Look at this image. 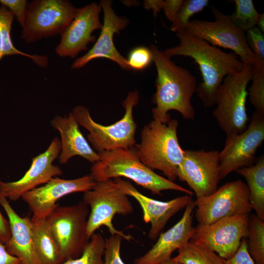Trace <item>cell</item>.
<instances>
[{"label": "cell", "mask_w": 264, "mask_h": 264, "mask_svg": "<svg viewBox=\"0 0 264 264\" xmlns=\"http://www.w3.org/2000/svg\"><path fill=\"white\" fill-rule=\"evenodd\" d=\"M176 36L179 44L166 49L164 53L170 58L184 56L194 60L202 77L196 92L205 107L215 105L216 92L224 78L241 71L245 65L235 53L225 52L187 30L176 33Z\"/></svg>", "instance_id": "6da1fadb"}, {"label": "cell", "mask_w": 264, "mask_h": 264, "mask_svg": "<svg viewBox=\"0 0 264 264\" xmlns=\"http://www.w3.org/2000/svg\"><path fill=\"white\" fill-rule=\"evenodd\" d=\"M150 50L156 70V91L152 109L154 120L166 123L171 119L169 111L175 110L186 120H193L196 111L191 99L196 92L197 81L190 71L178 66L163 51L152 44Z\"/></svg>", "instance_id": "7a4b0ae2"}, {"label": "cell", "mask_w": 264, "mask_h": 264, "mask_svg": "<svg viewBox=\"0 0 264 264\" xmlns=\"http://www.w3.org/2000/svg\"><path fill=\"white\" fill-rule=\"evenodd\" d=\"M99 160L93 164L90 175L95 181L125 177L154 195L164 190H176L192 196L194 193L166 178L143 164L132 148H118L97 153Z\"/></svg>", "instance_id": "3957f363"}, {"label": "cell", "mask_w": 264, "mask_h": 264, "mask_svg": "<svg viewBox=\"0 0 264 264\" xmlns=\"http://www.w3.org/2000/svg\"><path fill=\"white\" fill-rule=\"evenodd\" d=\"M178 125L176 119L166 123L154 119L144 126L141 142L133 147L143 164L153 170L161 171L173 182L177 178V169L184 153L177 138Z\"/></svg>", "instance_id": "277c9868"}, {"label": "cell", "mask_w": 264, "mask_h": 264, "mask_svg": "<svg viewBox=\"0 0 264 264\" xmlns=\"http://www.w3.org/2000/svg\"><path fill=\"white\" fill-rule=\"evenodd\" d=\"M139 100L137 90L130 91L122 102L125 109L123 117L115 123L104 126L95 122L88 109L78 105L71 111L75 120L89 132L88 140L97 153L118 148H132L136 144L135 138L137 124L133 116V108Z\"/></svg>", "instance_id": "5b68a950"}, {"label": "cell", "mask_w": 264, "mask_h": 264, "mask_svg": "<svg viewBox=\"0 0 264 264\" xmlns=\"http://www.w3.org/2000/svg\"><path fill=\"white\" fill-rule=\"evenodd\" d=\"M253 71V66L244 65L241 71L226 76L217 89L213 113L226 137L241 133L247 127V86Z\"/></svg>", "instance_id": "8992f818"}, {"label": "cell", "mask_w": 264, "mask_h": 264, "mask_svg": "<svg viewBox=\"0 0 264 264\" xmlns=\"http://www.w3.org/2000/svg\"><path fill=\"white\" fill-rule=\"evenodd\" d=\"M82 201L90 207L87 227L89 239L103 225L107 227L111 235H119L127 241L133 239L131 235L115 229L112 224L116 214L128 215L133 212L134 208L128 196L112 180L95 181L91 190L84 192Z\"/></svg>", "instance_id": "52a82bcc"}, {"label": "cell", "mask_w": 264, "mask_h": 264, "mask_svg": "<svg viewBox=\"0 0 264 264\" xmlns=\"http://www.w3.org/2000/svg\"><path fill=\"white\" fill-rule=\"evenodd\" d=\"M212 12L214 21L190 20L186 30L213 46L232 50L245 65L264 68V61L251 50L245 32L233 22L230 16L222 13L215 8H212Z\"/></svg>", "instance_id": "ba28073f"}, {"label": "cell", "mask_w": 264, "mask_h": 264, "mask_svg": "<svg viewBox=\"0 0 264 264\" xmlns=\"http://www.w3.org/2000/svg\"><path fill=\"white\" fill-rule=\"evenodd\" d=\"M77 9L66 0H34L29 2L22 39L27 44L61 35Z\"/></svg>", "instance_id": "9c48e42d"}, {"label": "cell", "mask_w": 264, "mask_h": 264, "mask_svg": "<svg viewBox=\"0 0 264 264\" xmlns=\"http://www.w3.org/2000/svg\"><path fill=\"white\" fill-rule=\"evenodd\" d=\"M88 206L83 201L55 208L46 218L65 261L79 257L88 242Z\"/></svg>", "instance_id": "30bf717a"}, {"label": "cell", "mask_w": 264, "mask_h": 264, "mask_svg": "<svg viewBox=\"0 0 264 264\" xmlns=\"http://www.w3.org/2000/svg\"><path fill=\"white\" fill-rule=\"evenodd\" d=\"M194 204L199 225L210 224L226 217L249 215L252 210L248 187L240 179L226 182L212 194L197 198Z\"/></svg>", "instance_id": "8fae6325"}, {"label": "cell", "mask_w": 264, "mask_h": 264, "mask_svg": "<svg viewBox=\"0 0 264 264\" xmlns=\"http://www.w3.org/2000/svg\"><path fill=\"white\" fill-rule=\"evenodd\" d=\"M264 140V113L255 110L246 129L227 136L223 149L219 152L220 180L240 168L253 165Z\"/></svg>", "instance_id": "7c38bea8"}, {"label": "cell", "mask_w": 264, "mask_h": 264, "mask_svg": "<svg viewBox=\"0 0 264 264\" xmlns=\"http://www.w3.org/2000/svg\"><path fill=\"white\" fill-rule=\"evenodd\" d=\"M248 215L223 218L205 225H198L191 241L202 244L225 260L236 252L243 238H247Z\"/></svg>", "instance_id": "4fadbf2b"}, {"label": "cell", "mask_w": 264, "mask_h": 264, "mask_svg": "<svg viewBox=\"0 0 264 264\" xmlns=\"http://www.w3.org/2000/svg\"><path fill=\"white\" fill-rule=\"evenodd\" d=\"M219 151L184 150L177 172L179 180L187 183L197 198L209 196L220 182Z\"/></svg>", "instance_id": "5bb4252c"}, {"label": "cell", "mask_w": 264, "mask_h": 264, "mask_svg": "<svg viewBox=\"0 0 264 264\" xmlns=\"http://www.w3.org/2000/svg\"><path fill=\"white\" fill-rule=\"evenodd\" d=\"M95 184L92 176L65 179L55 177L41 187L24 193L22 199L33 214L32 221L46 218L59 204L57 201L70 194L91 190Z\"/></svg>", "instance_id": "9a60e30c"}, {"label": "cell", "mask_w": 264, "mask_h": 264, "mask_svg": "<svg viewBox=\"0 0 264 264\" xmlns=\"http://www.w3.org/2000/svg\"><path fill=\"white\" fill-rule=\"evenodd\" d=\"M61 150L60 140L55 137L47 149L32 159L30 167L21 179L13 182L0 180V195L16 201L26 192L63 174L61 169L53 164Z\"/></svg>", "instance_id": "2e32d148"}, {"label": "cell", "mask_w": 264, "mask_h": 264, "mask_svg": "<svg viewBox=\"0 0 264 264\" xmlns=\"http://www.w3.org/2000/svg\"><path fill=\"white\" fill-rule=\"evenodd\" d=\"M102 7L99 4L91 2L80 8L64 31L60 42L55 48L61 57L75 58L78 54L88 49V45L94 43L96 37L92 35L96 30H101L99 14Z\"/></svg>", "instance_id": "e0dca14e"}, {"label": "cell", "mask_w": 264, "mask_h": 264, "mask_svg": "<svg viewBox=\"0 0 264 264\" xmlns=\"http://www.w3.org/2000/svg\"><path fill=\"white\" fill-rule=\"evenodd\" d=\"M100 4L104 13L100 34L93 47L84 55L76 59L71 68H82L95 59L107 58L117 63L122 69L130 70L127 59L117 50L113 42L114 34L126 28L129 20L116 14L112 8L111 0H101Z\"/></svg>", "instance_id": "ac0fdd59"}, {"label": "cell", "mask_w": 264, "mask_h": 264, "mask_svg": "<svg viewBox=\"0 0 264 264\" xmlns=\"http://www.w3.org/2000/svg\"><path fill=\"white\" fill-rule=\"evenodd\" d=\"M112 181L127 196L137 201L142 209L144 222L151 223L149 237L152 240L157 238L171 217L193 200L191 196L186 195L168 201H159L142 194L131 182L120 177Z\"/></svg>", "instance_id": "d6986e66"}, {"label": "cell", "mask_w": 264, "mask_h": 264, "mask_svg": "<svg viewBox=\"0 0 264 264\" xmlns=\"http://www.w3.org/2000/svg\"><path fill=\"white\" fill-rule=\"evenodd\" d=\"M194 201L185 207L181 219L165 232L160 233L153 247L144 255L136 258L134 264H159L171 258L172 253L189 242L195 233L193 226Z\"/></svg>", "instance_id": "ffe728a7"}, {"label": "cell", "mask_w": 264, "mask_h": 264, "mask_svg": "<svg viewBox=\"0 0 264 264\" xmlns=\"http://www.w3.org/2000/svg\"><path fill=\"white\" fill-rule=\"evenodd\" d=\"M0 204L8 217L10 227V237L4 244L7 251L17 257L21 264H42L35 248L31 220L20 217L8 200L1 195Z\"/></svg>", "instance_id": "44dd1931"}, {"label": "cell", "mask_w": 264, "mask_h": 264, "mask_svg": "<svg viewBox=\"0 0 264 264\" xmlns=\"http://www.w3.org/2000/svg\"><path fill=\"white\" fill-rule=\"evenodd\" d=\"M50 124L61 135V150L59 156L61 164L66 163L75 155L82 156L93 164L99 160L98 153L83 136L71 111L65 117L56 115Z\"/></svg>", "instance_id": "7402d4cb"}, {"label": "cell", "mask_w": 264, "mask_h": 264, "mask_svg": "<svg viewBox=\"0 0 264 264\" xmlns=\"http://www.w3.org/2000/svg\"><path fill=\"white\" fill-rule=\"evenodd\" d=\"M31 221L35 248L42 264H60L65 262L46 218Z\"/></svg>", "instance_id": "603a6c76"}, {"label": "cell", "mask_w": 264, "mask_h": 264, "mask_svg": "<svg viewBox=\"0 0 264 264\" xmlns=\"http://www.w3.org/2000/svg\"><path fill=\"white\" fill-rule=\"evenodd\" d=\"M236 172L243 176L247 185L252 209L264 220V155H261L252 166L243 167Z\"/></svg>", "instance_id": "cb8c5ba5"}, {"label": "cell", "mask_w": 264, "mask_h": 264, "mask_svg": "<svg viewBox=\"0 0 264 264\" xmlns=\"http://www.w3.org/2000/svg\"><path fill=\"white\" fill-rule=\"evenodd\" d=\"M14 15L6 6H0V62L6 56L20 55L31 59L42 68L46 67L49 58L46 55L29 54L18 49L14 46L11 39L12 24Z\"/></svg>", "instance_id": "d4e9b609"}, {"label": "cell", "mask_w": 264, "mask_h": 264, "mask_svg": "<svg viewBox=\"0 0 264 264\" xmlns=\"http://www.w3.org/2000/svg\"><path fill=\"white\" fill-rule=\"evenodd\" d=\"M172 258L182 264H224L225 259L206 246L190 241Z\"/></svg>", "instance_id": "484cf974"}, {"label": "cell", "mask_w": 264, "mask_h": 264, "mask_svg": "<svg viewBox=\"0 0 264 264\" xmlns=\"http://www.w3.org/2000/svg\"><path fill=\"white\" fill-rule=\"evenodd\" d=\"M248 251L255 264H264V220L256 215L249 217Z\"/></svg>", "instance_id": "4316f807"}, {"label": "cell", "mask_w": 264, "mask_h": 264, "mask_svg": "<svg viewBox=\"0 0 264 264\" xmlns=\"http://www.w3.org/2000/svg\"><path fill=\"white\" fill-rule=\"evenodd\" d=\"M105 243L103 236L94 233L79 257L68 259L60 264H103Z\"/></svg>", "instance_id": "83f0119b"}, {"label": "cell", "mask_w": 264, "mask_h": 264, "mask_svg": "<svg viewBox=\"0 0 264 264\" xmlns=\"http://www.w3.org/2000/svg\"><path fill=\"white\" fill-rule=\"evenodd\" d=\"M235 12L230 16L233 22L247 32L256 26L259 14L252 0H235Z\"/></svg>", "instance_id": "f1b7e54d"}, {"label": "cell", "mask_w": 264, "mask_h": 264, "mask_svg": "<svg viewBox=\"0 0 264 264\" xmlns=\"http://www.w3.org/2000/svg\"><path fill=\"white\" fill-rule=\"evenodd\" d=\"M208 0H184L175 20L172 22L170 30L176 33L186 30L190 18L195 14L202 11L208 4Z\"/></svg>", "instance_id": "f546056e"}, {"label": "cell", "mask_w": 264, "mask_h": 264, "mask_svg": "<svg viewBox=\"0 0 264 264\" xmlns=\"http://www.w3.org/2000/svg\"><path fill=\"white\" fill-rule=\"evenodd\" d=\"M252 83L248 95L255 110L264 113V68L253 66Z\"/></svg>", "instance_id": "4dcf8cb0"}, {"label": "cell", "mask_w": 264, "mask_h": 264, "mask_svg": "<svg viewBox=\"0 0 264 264\" xmlns=\"http://www.w3.org/2000/svg\"><path fill=\"white\" fill-rule=\"evenodd\" d=\"M127 60L131 69L143 70L151 64L153 58L150 48L140 46L131 50Z\"/></svg>", "instance_id": "1f68e13d"}, {"label": "cell", "mask_w": 264, "mask_h": 264, "mask_svg": "<svg viewBox=\"0 0 264 264\" xmlns=\"http://www.w3.org/2000/svg\"><path fill=\"white\" fill-rule=\"evenodd\" d=\"M123 237L119 235H111L106 240L103 264H125L120 255Z\"/></svg>", "instance_id": "d6a6232c"}, {"label": "cell", "mask_w": 264, "mask_h": 264, "mask_svg": "<svg viewBox=\"0 0 264 264\" xmlns=\"http://www.w3.org/2000/svg\"><path fill=\"white\" fill-rule=\"evenodd\" d=\"M246 33V41L249 48L258 57L264 61V36L263 32L255 26Z\"/></svg>", "instance_id": "836d02e7"}, {"label": "cell", "mask_w": 264, "mask_h": 264, "mask_svg": "<svg viewBox=\"0 0 264 264\" xmlns=\"http://www.w3.org/2000/svg\"><path fill=\"white\" fill-rule=\"evenodd\" d=\"M0 3L11 11L22 28L25 23L29 2L26 0H0Z\"/></svg>", "instance_id": "e575fe53"}, {"label": "cell", "mask_w": 264, "mask_h": 264, "mask_svg": "<svg viewBox=\"0 0 264 264\" xmlns=\"http://www.w3.org/2000/svg\"><path fill=\"white\" fill-rule=\"evenodd\" d=\"M224 264H255L248 251L247 242L243 238L235 254L230 258L225 260Z\"/></svg>", "instance_id": "d590c367"}, {"label": "cell", "mask_w": 264, "mask_h": 264, "mask_svg": "<svg viewBox=\"0 0 264 264\" xmlns=\"http://www.w3.org/2000/svg\"><path fill=\"white\" fill-rule=\"evenodd\" d=\"M184 1L183 0H164L162 10L168 20L172 22L175 20Z\"/></svg>", "instance_id": "8d00e7d4"}, {"label": "cell", "mask_w": 264, "mask_h": 264, "mask_svg": "<svg viewBox=\"0 0 264 264\" xmlns=\"http://www.w3.org/2000/svg\"><path fill=\"white\" fill-rule=\"evenodd\" d=\"M11 236L9 221L2 216L0 211V242L4 244Z\"/></svg>", "instance_id": "74e56055"}, {"label": "cell", "mask_w": 264, "mask_h": 264, "mask_svg": "<svg viewBox=\"0 0 264 264\" xmlns=\"http://www.w3.org/2000/svg\"><path fill=\"white\" fill-rule=\"evenodd\" d=\"M0 264H21L20 261L11 255L4 244L0 242Z\"/></svg>", "instance_id": "f35d334b"}, {"label": "cell", "mask_w": 264, "mask_h": 264, "mask_svg": "<svg viewBox=\"0 0 264 264\" xmlns=\"http://www.w3.org/2000/svg\"><path fill=\"white\" fill-rule=\"evenodd\" d=\"M163 2V0H145L143 1V7L146 10H152L155 17L162 9Z\"/></svg>", "instance_id": "ab89813d"}, {"label": "cell", "mask_w": 264, "mask_h": 264, "mask_svg": "<svg viewBox=\"0 0 264 264\" xmlns=\"http://www.w3.org/2000/svg\"><path fill=\"white\" fill-rule=\"evenodd\" d=\"M256 25L257 27L259 28L262 32L264 33V14H259L258 19L257 20Z\"/></svg>", "instance_id": "60d3db41"}, {"label": "cell", "mask_w": 264, "mask_h": 264, "mask_svg": "<svg viewBox=\"0 0 264 264\" xmlns=\"http://www.w3.org/2000/svg\"><path fill=\"white\" fill-rule=\"evenodd\" d=\"M159 264H182L181 263L174 260L172 258H171L168 260L162 262Z\"/></svg>", "instance_id": "b9f144b4"}, {"label": "cell", "mask_w": 264, "mask_h": 264, "mask_svg": "<svg viewBox=\"0 0 264 264\" xmlns=\"http://www.w3.org/2000/svg\"><path fill=\"white\" fill-rule=\"evenodd\" d=\"M138 2H136V1H133V0H128V1H124L123 3L126 5L128 4L129 3H132L131 4V6H134L136 5V3Z\"/></svg>", "instance_id": "7bdbcfd3"}]
</instances>
